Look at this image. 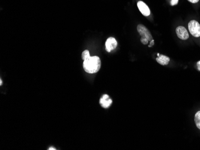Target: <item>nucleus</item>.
Instances as JSON below:
<instances>
[{"label":"nucleus","mask_w":200,"mask_h":150,"mask_svg":"<svg viewBox=\"0 0 200 150\" xmlns=\"http://www.w3.org/2000/svg\"><path fill=\"white\" fill-rule=\"evenodd\" d=\"M101 63L100 58L98 56H90L85 60L83 64L84 70L89 74L96 73L101 68Z\"/></svg>","instance_id":"1"},{"label":"nucleus","mask_w":200,"mask_h":150,"mask_svg":"<svg viewBox=\"0 0 200 150\" xmlns=\"http://www.w3.org/2000/svg\"><path fill=\"white\" fill-rule=\"evenodd\" d=\"M137 31L142 36L141 42L142 44L146 45L148 44L149 41H151L153 40L151 32L143 25H139L137 26Z\"/></svg>","instance_id":"2"},{"label":"nucleus","mask_w":200,"mask_h":150,"mask_svg":"<svg viewBox=\"0 0 200 150\" xmlns=\"http://www.w3.org/2000/svg\"><path fill=\"white\" fill-rule=\"evenodd\" d=\"M188 28L191 34L195 37L200 36V25L196 20H191L188 24Z\"/></svg>","instance_id":"3"},{"label":"nucleus","mask_w":200,"mask_h":150,"mask_svg":"<svg viewBox=\"0 0 200 150\" xmlns=\"http://www.w3.org/2000/svg\"><path fill=\"white\" fill-rule=\"evenodd\" d=\"M118 46V42L113 37H110L106 42V50L107 52H111L115 50Z\"/></svg>","instance_id":"4"},{"label":"nucleus","mask_w":200,"mask_h":150,"mask_svg":"<svg viewBox=\"0 0 200 150\" xmlns=\"http://www.w3.org/2000/svg\"><path fill=\"white\" fill-rule=\"evenodd\" d=\"M176 34L179 38L183 40H186L189 39V34L186 28L182 26H179L176 28Z\"/></svg>","instance_id":"5"},{"label":"nucleus","mask_w":200,"mask_h":150,"mask_svg":"<svg viewBox=\"0 0 200 150\" xmlns=\"http://www.w3.org/2000/svg\"><path fill=\"white\" fill-rule=\"evenodd\" d=\"M137 7L143 15L144 16H149L151 14V11L149 7L143 1H140L137 3Z\"/></svg>","instance_id":"6"},{"label":"nucleus","mask_w":200,"mask_h":150,"mask_svg":"<svg viewBox=\"0 0 200 150\" xmlns=\"http://www.w3.org/2000/svg\"><path fill=\"white\" fill-rule=\"evenodd\" d=\"M99 104L103 108H108L112 104V100L107 95H104L103 97L99 99Z\"/></svg>","instance_id":"7"},{"label":"nucleus","mask_w":200,"mask_h":150,"mask_svg":"<svg viewBox=\"0 0 200 150\" xmlns=\"http://www.w3.org/2000/svg\"><path fill=\"white\" fill-rule=\"evenodd\" d=\"M158 63H159L160 65H167L170 62V57L163 55H159L158 56V57L156 59Z\"/></svg>","instance_id":"8"},{"label":"nucleus","mask_w":200,"mask_h":150,"mask_svg":"<svg viewBox=\"0 0 200 150\" xmlns=\"http://www.w3.org/2000/svg\"><path fill=\"white\" fill-rule=\"evenodd\" d=\"M195 122L196 127L200 129V111H198L195 116Z\"/></svg>","instance_id":"9"},{"label":"nucleus","mask_w":200,"mask_h":150,"mask_svg":"<svg viewBox=\"0 0 200 150\" xmlns=\"http://www.w3.org/2000/svg\"><path fill=\"white\" fill-rule=\"evenodd\" d=\"M90 56V53L89 50H85V51L83 52L82 54V58L83 60L87 59L88 57H89Z\"/></svg>","instance_id":"10"},{"label":"nucleus","mask_w":200,"mask_h":150,"mask_svg":"<svg viewBox=\"0 0 200 150\" xmlns=\"http://www.w3.org/2000/svg\"><path fill=\"white\" fill-rule=\"evenodd\" d=\"M179 2V0H171V6H175Z\"/></svg>","instance_id":"11"},{"label":"nucleus","mask_w":200,"mask_h":150,"mask_svg":"<svg viewBox=\"0 0 200 150\" xmlns=\"http://www.w3.org/2000/svg\"><path fill=\"white\" fill-rule=\"evenodd\" d=\"M188 1L192 3H196L198 2L199 0H188Z\"/></svg>","instance_id":"12"},{"label":"nucleus","mask_w":200,"mask_h":150,"mask_svg":"<svg viewBox=\"0 0 200 150\" xmlns=\"http://www.w3.org/2000/svg\"><path fill=\"white\" fill-rule=\"evenodd\" d=\"M154 45V40L153 39V40L151 41V43H150V45L149 46V47H151L153 46Z\"/></svg>","instance_id":"13"},{"label":"nucleus","mask_w":200,"mask_h":150,"mask_svg":"<svg viewBox=\"0 0 200 150\" xmlns=\"http://www.w3.org/2000/svg\"><path fill=\"white\" fill-rule=\"evenodd\" d=\"M197 68L199 71H200V60L197 62Z\"/></svg>","instance_id":"14"},{"label":"nucleus","mask_w":200,"mask_h":150,"mask_svg":"<svg viewBox=\"0 0 200 150\" xmlns=\"http://www.w3.org/2000/svg\"><path fill=\"white\" fill-rule=\"evenodd\" d=\"M2 84H3V81H2L1 79H0V86H2Z\"/></svg>","instance_id":"15"},{"label":"nucleus","mask_w":200,"mask_h":150,"mask_svg":"<svg viewBox=\"0 0 200 150\" xmlns=\"http://www.w3.org/2000/svg\"><path fill=\"white\" fill-rule=\"evenodd\" d=\"M49 149V150H51V149H55V148H50L49 149Z\"/></svg>","instance_id":"16"}]
</instances>
